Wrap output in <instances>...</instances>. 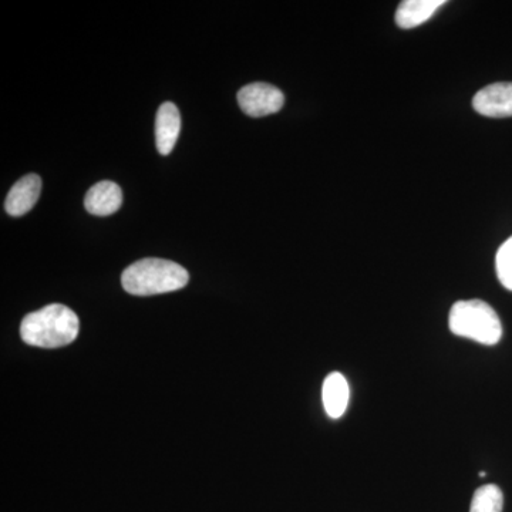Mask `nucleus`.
Instances as JSON below:
<instances>
[{
	"mask_svg": "<svg viewBox=\"0 0 512 512\" xmlns=\"http://www.w3.org/2000/svg\"><path fill=\"white\" fill-rule=\"evenodd\" d=\"M42 192V180L39 175H25L13 185L5 201V210L12 217H22L35 207Z\"/></svg>",
	"mask_w": 512,
	"mask_h": 512,
	"instance_id": "nucleus-6",
	"label": "nucleus"
},
{
	"mask_svg": "<svg viewBox=\"0 0 512 512\" xmlns=\"http://www.w3.org/2000/svg\"><path fill=\"white\" fill-rule=\"evenodd\" d=\"M181 131L180 110L174 103L161 104L156 119V143L161 156H168L174 150Z\"/></svg>",
	"mask_w": 512,
	"mask_h": 512,
	"instance_id": "nucleus-7",
	"label": "nucleus"
},
{
	"mask_svg": "<svg viewBox=\"0 0 512 512\" xmlns=\"http://www.w3.org/2000/svg\"><path fill=\"white\" fill-rule=\"evenodd\" d=\"M448 326L454 335L476 340L481 345H497L503 336V326L497 312L478 299L454 303L448 316Z\"/></svg>",
	"mask_w": 512,
	"mask_h": 512,
	"instance_id": "nucleus-3",
	"label": "nucleus"
},
{
	"mask_svg": "<svg viewBox=\"0 0 512 512\" xmlns=\"http://www.w3.org/2000/svg\"><path fill=\"white\" fill-rule=\"evenodd\" d=\"M446 5V0H404L396 12L399 28L413 29L423 25L431 16Z\"/></svg>",
	"mask_w": 512,
	"mask_h": 512,
	"instance_id": "nucleus-10",
	"label": "nucleus"
},
{
	"mask_svg": "<svg viewBox=\"0 0 512 512\" xmlns=\"http://www.w3.org/2000/svg\"><path fill=\"white\" fill-rule=\"evenodd\" d=\"M473 107L481 116L504 119L512 117V83H494L474 96Z\"/></svg>",
	"mask_w": 512,
	"mask_h": 512,
	"instance_id": "nucleus-5",
	"label": "nucleus"
},
{
	"mask_svg": "<svg viewBox=\"0 0 512 512\" xmlns=\"http://www.w3.org/2000/svg\"><path fill=\"white\" fill-rule=\"evenodd\" d=\"M480 477H481V478L485 477V473H484V471H481V473H480Z\"/></svg>",
	"mask_w": 512,
	"mask_h": 512,
	"instance_id": "nucleus-13",
	"label": "nucleus"
},
{
	"mask_svg": "<svg viewBox=\"0 0 512 512\" xmlns=\"http://www.w3.org/2000/svg\"><path fill=\"white\" fill-rule=\"evenodd\" d=\"M123 204V192L113 181H101L90 188L84 198V207L92 215L107 217L119 211Z\"/></svg>",
	"mask_w": 512,
	"mask_h": 512,
	"instance_id": "nucleus-8",
	"label": "nucleus"
},
{
	"mask_svg": "<svg viewBox=\"0 0 512 512\" xmlns=\"http://www.w3.org/2000/svg\"><path fill=\"white\" fill-rule=\"evenodd\" d=\"M238 103L247 116L259 119L281 111L285 96L272 84L252 83L239 90Z\"/></svg>",
	"mask_w": 512,
	"mask_h": 512,
	"instance_id": "nucleus-4",
	"label": "nucleus"
},
{
	"mask_svg": "<svg viewBox=\"0 0 512 512\" xmlns=\"http://www.w3.org/2000/svg\"><path fill=\"white\" fill-rule=\"evenodd\" d=\"M190 281L187 269L173 261L146 258L128 266L121 276L126 292L136 296H153L178 291Z\"/></svg>",
	"mask_w": 512,
	"mask_h": 512,
	"instance_id": "nucleus-2",
	"label": "nucleus"
},
{
	"mask_svg": "<svg viewBox=\"0 0 512 512\" xmlns=\"http://www.w3.org/2000/svg\"><path fill=\"white\" fill-rule=\"evenodd\" d=\"M76 313L60 303L29 313L20 326L23 342L36 348L55 349L70 345L79 335Z\"/></svg>",
	"mask_w": 512,
	"mask_h": 512,
	"instance_id": "nucleus-1",
	"label": "nucleus"
},
{
	"mask_svg": "<svg viewBox=\"0 0 512 512\" xmlns=\"http://www.w3.org/2000/svg\"><path fill=\"white\" fill-rule=\"evenodd\" d=\"M323 406L330 419H339L348 409L350 387L346 377L339 372L330 373L323 382Z\"/></svg>",
	"mask_w": 512,
	"mask_h": 512,
	"instance_id": "nucleus-9",
	"label": "nucleus"
},
{
	"mask_svg": "<svg viewBox=\"0 0 512 512\" xmlns=\"http://www.w3.org/2000/svg\"><path fill=\"white\" fill-rule=\"evenodd\" d=\"M504 497L500 487L483 485L474 493L470 512H503Z\"/></svg>",
	"mask_w": 512,
	"mask_h": 512,
	"instance_id": "nucleus-11",
	"label": "nucleus"
},
{
	"mask_svg": "<svg viewBox=\"0 0 512 512\" xmlns=\"http://www.w3.org/2000/svg\"><path fill=\"white\" fill-rule=\"evenodd\" d=\"M495 266H497V275L501 284L508 291H512V237L498 249Z\"/></svg>",
	"mask_w": 512,
	"mask_h": 512,
	"instance_id": "nucleus-12",
	"label": "nucleus"
}]
</instances>
